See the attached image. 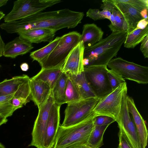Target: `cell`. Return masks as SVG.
<instances>
[{
	"instance_id": "obj_31",
	"label": "cell",
	"mask_w": 148,
	"mask_h": 148,
	"mask_svg": "<svg viewBox=\"0 0 148 148\" xmlns=\"http://www.w3.org/2000/svg\"><path fill=\"white\" fill-rule=\"evenodd\" d=\"M118 2L129 4L141 11L145 9H148L147 0H116Z\"/></svg>"
},
{
	"instance_id": "obj_28",
	"label": "cell",
	"mask_w": 148,
	"mask_h": 148,
	"mask_svg": "<svg viewBox=\"0 0 148 148\" xmlns=\"http://www.w3.org/2000/svg\"><path fill=\"white\" fill-rule=\"evenodd\" d=\"M65 97L66 103L67 104L82 99L77 88L69 76L66 84Z\"/></svg>"
},
{
	"instance_id": "obj_32",
	"label": "cell",
	"mask_w": 148,
	"mask_h": 148,
	"mask_svg": "<svg viewBox=\"0 0 148 148\" xmlns=\"http://www.w3.org/2000/svg\"><path fill=\"white\" fill-rule=\"evenodd\" d=\"M16 110L10 101L0 103V115L7 118L11 116Z\"/></svg>"
},
{
	"instance_id": "obj_8",
	"label": "cell",
	"mask_w": 148,
	"mask_h": 148,
	"mask_svg": "<svg viewBox=\"0 0 148 148\" xmlns=\"http://www.w3.org/2000/svg\"><path fill=\"white\" fill-rule=\"evenodd\" d=\"M107 66L124 79L140 84L148 83L147 66L128 61L120 57L111 60Z\"/></svg>"
},
{
	"instance_id": "obj_27",
	"label": "cell",
	"mask_w": 148,
	"mask_h": 148,
	"mask_svg": "<svg viewBox=\"0 0 148 148\" xmlns=\"http://www.w3.org/2000/svg\"><path fill=\"white\" fill-rule=\"evenodd\" d=\"M61 37H57L47 45L39 49L31 52L30 56L33 60L39 63L47 57L58 44Z\"/></svg>"
},
{
	"instance_id": "obj_15",
	"label": "cell",
	"mask_w": 148,
	"mask_h": 148,
	"mask_svg": "<svg viewBox=\"0 0 148 148\" xmlns=\"http://www.w3.org/2000/svg\"><path fill=\"white\" fill-rule=\"evenodd\" d=\"M30 99L39 109L46 101L51 89L46 83L40 80L30 78Z\"/></svg>"
},
{
	"instance_id": "obj_9",
	"label": "cell",
	"mask_w": 148,
	"mask_h": 148,
	"mask_svg": "<svg viewBox=\"0 0 148 148\" xmlns=\"http://www.w3.org/2000/svg\"><path fill=\"white\" fill-rule=\"evenodd\" d=\"M106 65L90 66L84 68L86 78L96 96L101 99L112 90L107 75Z\"/></svg>"
},
{
	"instance_id": "obj_24",
	"label": "cell",
	"mask_w": 148,
	"mask_h": 148,
	"mask_svg": "<svg viewBox=\"0 0 148 148\" xmlns=\"http://www.w3.org/2000/svg\"><path fill=\"white\" fill-rule=\"evenodd\" d=\"M69 75L62 72L51 90L55 103L61 106L66 103L65 91Z\"/></svg>"
},
{
	"instance_id": "obj_43",
	"label": "cell",
	"mask_w": 148,
	"mask_h": 148,
	"mask_svg": "<svg viewBox=\"0 0 148 148\" xmlns=\"http://www.w3.org/2000/svg\"><path fill=\"white\" fill-rule=\"evenodd\" d=\"M8 121L7 118L0 115V126L3 124H5Z\"/></svg>"
},
{
	"instance_id": "obj_38",
	"label": "cell",
	"mask_w": 148,
	"mask_h": 148,
	"mask_svg": "<svg viewBox=\"0 0 148 148\" xmlns=\"http://www.w3.org/2000/svg\"><path fill=\"white\" fill-rule=\"evenodd\" d=\"M148 18H143L140 20L138 23L136 28L144 29L148 26Z\"/></svg>"
},
{
	"instance_id": "obj_29",
	"label": "cell",
	"mask_w": 148,
	"mask_h": 148,
	"mask_svg": "<svg viewBox=\"0 0 148 148\" xmlns=\"http://www.w3.org/2000/svg\"><path fill=\"white\" fill-rule=\"evenodd\" d=\"M100 11L98 9H90L86 13V16L95 21L107 18L109 19L111 14L110 11L106 8Z\"/></svg>"
},
{
	"instance_id": "obj_22",
	"label": "cell",
	"mask_w": 148,
	"mask_h": 148,
	"mask_svg": "<svg viewBox=\"0 0 148 148\" xmlns=\"http://www.w3.org/2000/svg\"><path fill=\"white\" fill-rule=\"evenodd\" d=\"M69 75L77 88L82 99L97 97L88 83L84 72L76 75Z\"/></svg>"
},
{
	"instance_id": "obj_5",
	"label": "cell",
	"mask_w": 148,
	"mask_h": 148,
	"mask_svg": "<svg viewBox=\"0 0 148 148\" xmlns=\"http://www.w3.org/2000/svg\"><path fill=\"white\" fill-rule=\"evenodd\" d=\"M127 92V85L125 82L100 99L93 110L95 116H108L116 122L120 114L124 95Z\"/></svg>"
},
{
	"instance_id": "obj_14",
	"label": "cell",
	"mask_w": 148,
	"mask_h": 148,
	"mask_svg": "<svg viewBox=\"0 0 148 148\" xmlns=\"http://www.w3.org/2000/svg\"><path fill=\"white\" fill-rule=\"evenodd\" d=\"M127 101L129 111L137 129L142 148H146L148 133L145 121L137 109L133 99L127 95Z\"/></svg>"
},
{
	"instance_id": "obj_42",
	"label": "cell",
	"mask_w": 148,
	"mask_h": 148,
	"mask_svg": "<svg viewBox=\"0 0 148 148\" xmlns=\"http://www.w3.org/2000/svg\"><path fill=\"white\" fill-rule=\"evenodd\" d=\"M148 9H145L142 10L140 12V14L143 18H148Z\"/></svg>"
},
{
	"instance_id": "obj_39",
	"label": "cell",
	"mask_w": 148,
	"mask_h": 148,
	"mask_svg": "<svg viewBox=\"0 0 148 148\" xmlns=\"http://www.w3.org/2000/svg\"><path fill=\"white\" fill-rule=\"evenodd\" d=\"M65 148H91L87 143H79L72 145Z\"/></svg>"
},
{
	"instance_id": "obj_46",
	"label": "cell",
	"mask_w": 148,
	"mask_h": 148,
	"mask_svg": "<svg viewBox=\"0 0 148 148\" xmlns=\"http://www.w3.org/2000/svg\"><path fill=\"white\" fill-rule=\"evenodd\" d=\"M0 148H5V147L2 143H0Z\"/></svg>"
},
{
	"instance_id": "obj_2",
	"label": "cell",
	"mask_w": 148,
	"mask_h": 148,
	"mask_svg": "<svg viewBox=\"0 0 148 148\" xmlns=\"http://www.w3.org/2000/svg\"><path fill=\"white\" fill-rule=\"evenodd\" d=\"M127 33L112 32L106 38L89 47L84 49V68L90 66L106 65L116 56L124 43Z\"/></svg>"
},
{
	"instance_id": "obj_26",
	"label": "cell",
	"mask_w": 148,
	"mask_h": 148,
	"mask_svg": "<svg viewBox=\"0 0 148 148\" xmlns=\"http://www.w3.org/2000/svg\"><path fill=\"white\" fill-rule=\"evenodd\" d=\"M108 126H94L87 142V144L90 148H99L103 145V135Z\"/></svg>"
},
{
	"instance_id": "obj_20",
	"label": "cell",
	"mask_w": 148,
	"mask_h": 148,
	"mask_svg": "<svg viewBox=\"0 0 148 148\" xmlns=\"http://www.w3.org/2000/svg\"><path fill=\"white\" fill-rule=\"evenodd\" d=\"M103 4L101 8H106L110 10L114 15L113 23L108 27L112 32H124L127 33V28L124 18L120 12L115 7L112 0H104L102 1Z\"/></svg>"
},
{
	"instance_id": "obj_12",
	"label": "cell",
	"mask_w": 148,
	"mask_h": 148,
	"mask_svg": "<svg viewBox=\"0 0 148 148\" xmlns=\"http://www.w3.org/2000/svg\"><path fill=\"white\" fill-rule=\"evenodd\" d=\"M84 48L80 41L71 52L62 68V72L77 75L84 72L83 56Z\"/></svg>"
},
{
	"instance_id": "obj_13",
	"label": "cell",
	"mask_w": 148,
	"mask_h": 148,
	"mask_svg": "<svg viewBox=\"0 0 148 148\" xmlns=\"http://www.w3.org/2000/svg\"><path fill=\"white\" fill-rule=\"evenodd\" d=\"M60 106L54 103L51 109L45 134V148H52L53 147L60 126Z\"/></svg>"
},
{
	"instance_id": "obj_7",
	"label": "cell",
	"mask_w": 148,
	"mask_h": 148,
	"mask_svg": "<svg viewBox=\"0 0 148 148\" xmlns=\"http://www.w3.org/2000/svg\"><path fill=\"white\" fill-rule=\"evenodd\" d=\"M100 99L97 97L90 98L67 104L64 119L61 125L64 127L73 125L95 116L93 110Z\"/></svg>"
},
{
	"instance_id": "obj_4",
	"label": "cell",
	"mask_w": 148,
	"mask_h": 148,
	"mask_svg": "<svg viewBox=\"0 0 148 148\" xmlns=\"http://www.w3.org/2000/svg\"><path fill=\"white\" fill-rule=\"evenodd\" d=\"M81 34L73 31L61 36L51 53L39 63L42 69L62 67L68 55L80 41Z\"/></svg>"
},
{
	"instance_id": "obj_18",
	"label": "cell",
	"mask_w": 148,
	"mask_h": 148,
	"mask_svg": "<svg viewBox=\"0 0 148 148\" xmlns=\"http://www.w3.org/2000/svg\"><path fill=\"white\" fill-rule=\"evenodd\" d=\"M33 48L31 44L19 36L5 45L3 56L15 58L27 53Z\"/></svg>"
},
{
	"instance_id": "obj_41",
	"label": "cell",
	"mask_w": 148,
	"mask_h": 148,
	"mask_svg": "<svg viewBox=\"0 0 148 148\" xmlns=\"http://www.w3.org/2000/svg\"><path fill=\"white\" fill-rule=\"evenodd\" d=\"M21 70L24 71H27L29 69V66L26 62L22 63L20 66Z\"/></svg>"
},
{
	"instance_id": "obj_17",
	"label": "cell",
	"mask_w": 148,
	"mask_h": 148,
	"mask_svg": "<svg viewBox=\"0 0 148 148\" xmlns=\"http://www.w3.org/2000/svg\"><path fill=\"white\" fill-rule=\"evenodd\" d=\"M56 32L51 29L36 28L21 31L17 33L21 38L32 44L50 42L53 40Z\"/></svg>"
},
{
	"instance_id": "obj_10",
	"label": "cell",
	"mask_w": 148,
	"mask_h": 148,
	"mask_svg": "<svg viewBox=\"0 0 148 148\" xmlns=\"http://www.w3.org/2000/svg\"><path fill=\"white\" fill-rule=\"evenodd\" d=\"M51 92L44 103L38 109L32 133V140L29 146L45 148L44 142L47 123L51 108L54 103Z\"/></svg>"
},
{
	"instance_id": "obj_30",
	"label": "cell",
	"mask_w": 148,
	"mask_h": 148,
	"mask_svg": "<svg viewBox=\"0 0 148 148\" xmlns=\"http://www.w3.org/2000/svg\"><path fill=\"white\" fill-rule=\"evenodd\" d=\"M107 74L112 90L121 84L125 82L124 78L119 74L111 69H108Z\"/></svg>"
},
{
	"instance_id": "obj_1",
	"label": "cell",
	"mask_w": 148,
	"mask_h": 148,
	"mask_svg": "<svg viewBox=\"0 0 148 148\" xmlns=\"http://www.w3.org/2000/svg\"><path fill=\"white\" fill-rule=\"evenodd\" d=\"M83 12L65 8L40 12L23 19L0 24V28L10 34L36 28H45L56 31L64 28H72L81 22Z\"/></svg>"
},
{
	"instance_id": "obj_40",
	"label": "cell",
	"mask_w": 148,
	"mask_h": 148,
	"mask_svg": "<svg viewBox=\"0 0 148 148\" xmlns=\"http://www.w3.org/2000/svg\"><path fill=\"white\" fill-rule=\"evenodd\" d=\"M5 46V44L3 42L0 33V57L3 56Z\"/></svg>"
},
{
	"instance_id": "obj_34",
	"label": "cell",
	"mask_w": 148,
	"mask_h": 148,
	"mask_svg": "<svg viewBox=\"0 0 148 148\" xmlns=\"http://www.w3.org/2000/svg\"><path fill=\"white\" fill-rule=\"evenodd\" d=\"M118 136L119 145L118 148H133L125 135L120 129Z\"/></svg>"
},
{
	"instance_id": "obj_16",
	"label": "cell",
	"mask_w": 148,
	"mask_h": 148,
	"mask_svg": "<svg viewBox=\"0 0 148 148\" xmlns=\"http://www.w3.org/2000/svg\"><path fill=\"white\" fill-rule=\"evenodd\" d=\"M112 1L124 18L127 27V33L134 30L138 23L143 19L140 14L141 11L129 4L118 2L116 0Z\"/></svg>"
},
{
	"instance_id": "obj_37",
	"label": "cell",
	"mask_w": 148,
	"mask_h": 148,
	"mask_svg": "<svg viewBox=\"0 0 148 148\" xmlns=\"http://www.w3.org/2000/svg\"><path fill=\"white\" fill-rule=\"evenodd\" d=\"M14 93L0 96V103L10 101L14 97Z\"/></svg>"
},
{
	"instance_id": "obj_3",
	"label": "cell",
	"mask_w": 148,
	"mask_h": 148,
	"mask_svg": "<svg viewBox=\"0 0 148 148\" xmlns=\"http://www.w3.org/2000/svg\"><path fill=\"white\" fill-rule=\"evenodd\" d=\"M95 116L77 124L64 127L59 126L53 148H65L79 143H87L94 127Z\"/></svg>"
},
{
	"instance_id": "obj_23",
	"label": "cell",
	"mask_w": 148,
	"mask_h": 148,
	"mask_svg": "<svg viewBox=\"0 0 148 148\" xmlns=\"http://www.w3.org/2000/svg\"><path fill=\"white\" fill-rule=\"evenodd\" d=\"M62 68L41 69L40 72L32 77L45 83L52 90L62 72Z\"/></svg>"
},
{
	"instance_id": "obj_45",
	"label": "cell",
	"mask_w": 148,
	"mask_h": 148,
	"mask_svg": "<svg viewBox=\"0 0 148 148\" xmlns=\"http://www.w3.org/2000/svg\"><path fill=\"white\" fill-rule=\"evenodd\" d=\"M5 16V14L3 12L1 11H0V21L3 18H4Z\"/></svg>"
},
{
	"instance_id": "obj_36",
	"label": "cell",
	"mask_w": 148,
	"mask_h": 148,
	"mask_svg": "<svg viewBox=\"0 0 148 148\" xmlns=\"http://www.w3.org/2000/svg\"><path fill=\"white\" fill-rule=\"evenodd\" d=\"M144 57L148 58V35L146 36L141 42L140 48Z\"/></svg>"
},
{
	"instance_id": "obj_44",
	"label": "cell",
	"mask_w": 148,
	"mask_h": 148,
	"mask_svg": "<svg viewBox=\"0 0 148 148\" xmlns=\"http://www.w3.org/2000/svg\"><path fill=\"white\" fill-rule=\"evenodd\" d=\"M8 1V0H0V8L5 5Z\"/></svg>"
},
{
	"instance_id": "obj_19",
	"label": "cell",
	"mask_w": 148,
	"mask_h": 148,
	"mask_svg": "<svg viewBox=\"0 0 148 148\" xmlns=\"http://www.w3.org/2000/svg\"><path fill=\"white\" fill-rule=\"evenodd\" d=\"M103 32L94 23L86 24L83 27L80 38L84 49L94 45L102 39Z\"/></svg>"
},
{
	"instance_id": "obj_25",
	"label": "cell",
	"mask_w": 148,
	"mask_h": 148,
	"mask_svg": "<svg viewBox=\"0 0 148 148\" xmlns=\"http://www.w3.org/2000/svg\"><path fill=\"white\" fill-rule=\"evenodd\" d=\"M148 35V26L144 29L136 28L131 32L127 33L124 43L125 47L133 49L141 42Z\"/></svg>"
},
{
	"instance_id": "obj_33",
	"label": "cell",
	"mask_w": 148,
	"mask_h": 148,
	"mask_svg": "<svg viewBox=\"0 0 148 148\" xmlns=\"http://www.w3.org/2000/svg\"><path fill=\"white\" fill-rule=\"evenodd\" d=\"M116 121L113 118L106 116L100 115L95 116L93 119L95 125H109L110 124Z\"/></svg>"
},
{
	"instance_id": "obj_6",
	"label": "cell",
	"mask_w": 148,
	"mask_h": 148,
	"mask_svg": "<svg viewBox=\"0 0 148 148\" xmlns=\"http://www.w3.org/2000/svg\"><path fill=\"white\" fill-rule=\"evenodd\" d=\"M62 2L61 0H18L4 18L5 23L18 21L42 12Z\"/></svg>"
},
{
	"instance_id": "obj_35",
	"label": "cell",
	"mask_w": 148,
	"mask_h": 148,
	"mask_svg": "<svg viewBox=\"0 0 148 148\" xmlns=\"http://www.w3.org/2000/svg\"><path fill=\"white\" fill-rule=\"evenodd\" d=\"M30 100L22 97L13 98L10 101V102L16 110L23 107V105L29 102Z\"/></svg>"
},
{
	"instance_id": "obj_11",
	"label": "cell",
	"mask_w": 148,
	"mask_h": 148,
	"mask_svg": "<svg viewBox=\"0 0 148 148\" xmlns=\"http://www.w3.org/2000/svg\"><path fill=\"white\" fill-rule=\"evenodd\" d=\"M127 95V92L124 95L120 114L116 122L119 129L125 135L133 148H143L137 129L128 110Z\"/></svg>"
},
{
	"instance_id": "obj_21",
	"label": "cell",
	"mask_w": 148,
	"mask_h": 148,
	"mask_svg": "<svg viewBox=\"0 0 148 148\" xmlns=\"http://www.w3.org/2000/svg\"><path fill=\"white\" fill-rule=\"evenodd\" d=\"M30 78L26 75L16 76L0 82V96L14 93L25 82Z\"/></svg>"
}]
</instances>
